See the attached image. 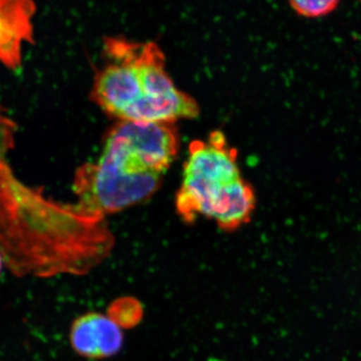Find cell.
Listing matches in <instances>:
<instances>
[{
    "label": "cell",
    "instance_id": "6da1fadb",
    "mask_svg": "<svg viewBox=\"0 0 361 361\" xmlns=\"http://www.w3.org/2000/svg\"><path fill=\"white\" fill-rule=\"evenodd\" d=\"M18 123L0 104V253L18 277L87 274L110 256L106 218L49 198L25 184L11 163Z\"/></svg>",
    "mask_w": 361,
    "mask_h": 361
},
{
    "label": "cell",
    "instance_id": "7a4b0ae2",
    "mask_svg": "<svg viewBox=\"0 0 361 361\" xmlns=\"http://www.w3.org/2000/svg\"><path fill=\"white\" fill-rule=\"evenodd\" d=\"M179 149L174 125L116 123L106 134L99 158L75 172V204L106 218L149 200L160 189Z\"/></svg>",
    "mask_w": 361,
    "mask_h": 361
},
{
    "label": "cell",
    "instance_id": "3957f363",
    "mask_svg": "<svg viewBox=\"0 0 361 361\" xmlns=\"http://www.w3.org/2000/svg\"><path fill=\"white\" fill-rule=\"evenodd\" d=\"M104 56L106 63L94 75L90 99L118 122L174 125L200 114L194 97L169 75L156 42L106 37Z\"/></svg>",
    "mask_w": 361,
    "mask_h": 361
},
{
    "label": "cell",
    "instance_id": "277c9868",
    "mask_svg": "<svg viewBox=\"0 0 361 361\" xmlns=\"http://www.w3.org/2000/svg\"><path fill=\"white\" fill-rule=\"evenodd\" d=\"M175 204L177 215L188 225L203 217L232 233L250 222L255 192L242 177L236 149L221 130L190 145Z\"/></svg>",
    "mask_w": 361,
    "mask_h": 361
},
{
    "label": "cell",
    "instance_id": "5b68a950",
    "mask_svg": "<svg viewBox=\"0 0 361 361\" xmlns=\"http://www.w3.org/2000/svg\"><path fill=\"white\" fill-rule=\"evenodd\" d=\"M37 6L30 0H0V63L8 70L23 66V49L35 42Z\"/></svg>",
    "mask_w": 361,
    "mask_h": 361
},
{
    "label": "cell",
    "instance_id": "8992f818",
    "mask_svg": "<svg viewBox=\"0 0 361 361\" xmlns=\"http://www.w3.org/2000/svg\"><path fill=\"white\" fill-rule=\"evenodd\" d=\"M70 341L73 351L82 357L106 360L122 350L123 332L108 314L87 312L71 324Z\"/></svg>",
    "mask_w": 361,
    "mask_h": 361
},
{
    "label": "cell",
    "instance_id": "52a82bcc",
    "mask_svg": "<svg viewBox=\"0 0 361 361\" xmlns=\"http://www.w3.org/2000/svg\"><path fill=\"white\" fill-rule=\"evenodd\" d=\"M142 306L133 297L116 299L109 307L108 314L123 330L134 327L142 318Z\"/></svg>",
    "mask_w": 361,
    "mask_h": 361
},
{
    "label": "cell",
    "instance_id": "ba28073f",
    "mask_svg": "<svg viewBox=\"0 0 361 361\" xmlns=\"http://www.w3.org/2000/svg\"><path fill=\"white\" fill-rule=\"evenodd\" d=\"M289 4L298 16L317 18L334 13L339 2L336 0H295Z\"/></svg>",
    "mask_w": 361,
    "mask_h": 361
},
{
    "label": "cell",
    "instance_id": "9c48e42d",
    "mask_svg": "<svg viewBox=\"0 0 361 361\" xmlns=\"http://www.w3.org/2000/svg\"><path fill=\"white\" fill-rule=\"evenodd\" d=\"M4 258H2L1 253H0V275H1L2 268H4Z\"/></svg>",
    "mask_w": 361,
    "mask_h": 361
}]
</instances>
